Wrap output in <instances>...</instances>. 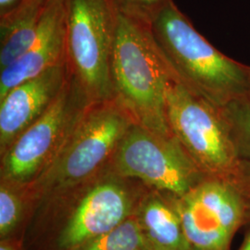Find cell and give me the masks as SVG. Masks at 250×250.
<instances>
[{"instance_id":"obj_1","label":"cell","mask_w":250,"mask_h":250,"mask_svg":"<svg viewBox=\"0 0 250 250\" xmlns=\"http://www.w3.org/2000/svg\"><path fill=\"white\" fill-rule=\"evenodd\" d=\"M147 25L175 77L198 97L220 108L250 98V65L211 45L173 0H167Z\"/></svg>"},{"instance_id":"obj_2","label":"cell","mask_w":250,"mask_h":250,"mask_svg":"<svg viewBox=\"0 0 250 250\" xmlns=\"http://www.w3.org/2000/svg\"><path fill=\"white\" fill-rule=\"evenodd\" d=\"M175 77L152 39L148 25L117 12L111 61L114 99L134 123L171 136L166 95Z\"/></svg>"},{"instance_id":"obj_3","label":"cell","mask_w":250,"mask_h":250,"mask_svg":"<svg viewBox=\"0 0 250 250\" xmlns=\"http://www.w3.org/2000/svg\"><path fill=\"white\" fill-rule=\"evenodd\" d=\"M134 123L115 99L92 103L50 166L28 188L32 202L72 196L98 177Z\"/></svg>"},{"instance_id":"obj_4","label":"cell","mask_w":250,"mask_h":250,"mask_svg":"<svg viewBox=\"0 0 250 250\" xmlns=\"http://www.w3.org/2000/svg\"><path fill=\"white\" fill-rule=\"evenodd\" d=\"M117 11L110 0H66V66L91 103L114 99Z\"/></svg>"},{"instance_id":"obj_5","label":"cell","mask_w":250,"mask_h":250,"mask_svg":"<svg viewBox=\"0 0 250 250\" xmlns=\"http://www.w3.org/2000/svg\"><path fill=\"white\" fill-rule=\"evenodd\" d=\"M170 131L207 177L242 178V161L221 108L174 77L166 95Z\"/></svg>"},{"instance_id":"obj_6","label":"cell","mask_w":250,"mask_h":250,"mask_svg":"<svg viewBox=\"0 0 250 250\" xmlns=\"http://www.w3.org/2000/svg\"><path fill=\"white\" fill-rule=\"evenodd\" d=\"M91 104L68 76L53 104L0 156V180L30 188L53 162Z\"/></svg>"},{"instance_id":"obj_7","label":"cell","mask_w":250,"mask_h":250,"mask_svg":"<svg viewBox=\"0 0 250 250\" xmlns=\"http://www.w3.org/2000/svg\"><path fill=\"white\" fill-rule=\"evenodd\" d=\"M174 201L194 250H230L236 232L250 222V186L244 176L206 177Z\"/></svg>"},{"instance_id":"obj_8","label":"cell","mask_w":250,"mask_h":250,"mask_svg":"<svg viewBox=\"0 0 250 250\" xmlns=\"http://www.w3.org/2000/svg\"><path fill=\"white\" fill-rule=\"evenodd\" d=\"M109 167L123 177L174 197L185 196L207 177L174 135L156 134L135 123L121 140Z\"/></svg>"},{"instance_id":"obj_9","label":"cell","mask_w":250,"mask_h":250,"mask_svg":"<svg viewBox=\"0 0 250 250\" xmlns=\"http://www.w3.org/2000/svg\"><path fill=\"white\" fill-rule=\"evenodd\" d=\"M133 179L125 178L108 166L74 194L75 205L59 232V250H72L116 228L134 214L143 191Z\"/></svg>"},{"instance_id":"obj_10","label":"cell","mask_w":250,"mask_h":250,"mask_svg":"<svg viewBox=\"0 0 250 250\" xmlns=\"http://www.w3.org/2000/svg\"><path fill=\"white\" fill-rule=\"evenodd\" d=\"M67 78L65 62L21 83L0 98V156L53 104Z\"/></svg>"},{"instance_id":"obj_11","label":"cell","mask_w":250,"mask_h":250,"mask_svg":"<svg viewBox=\"0 0 250 250\" xmlns=\"http://www.w3.org/2000/svg\"><path fill=\"white\" fill-rule=\"evenodd\" d=\"M66 0H47L30 48L0 72V98L21 83L66 62Z\"/></svg>"},{"instance_id":"obj_12","label":"cell","mask_w":250,"mask_h":250,"mask_svg":"<svg viewBox=\"0 0 250 250\" xmlns=\"http://www.w3.org/2000/svg\"><path fill=\"white\" fill-rule=\"evenodd\" d=\"M145 250H190L174 197L146 188L134 210Z\"/></svg>"},{"instance_id":"obj_13","label":"cell","mask_w":250,"mask_h":250,"mask_svg":"<svg viewBox=\"0 0 250 250\" xmlns=\"http://www.w3.org/2000/svg\"><path fill=\"white\" fill-rule=\"evenodd\" d=\"M44 6L22 3L13 13L0 18V72L15 62L34 43Z\"/></svg>"},{"instance_id":"obj_14","label":"cell","mask_w":250,"mask_h":250,"mask_svg":"<svg viewBox=\"0 0 250 250\" xmlns=\"http://www.w3.org/2000/svg\"><path fill=\"white\" fill-rule=\"evenodd\" d=\"M32 202L28 188L0 180V239H12Z\"/></svg>"},{"instance_id":"obj_15","label":"cell","mask_w":250,"mask_h":250,"mask_svg":"<svg viewBox=\"0 0 250 250\" xmlns=\"http://www.w3.org/2000/svg\"><path fill=\"white\" fill-rule=\"evenodd\" d=\"M72 250H145L134 213L113 230Z\"/></svg>"},{"instance_id":"obj_16","label":"cell","mask_w":250,"mask_h":250,"mask_svg":"<svg viewBox=\"0 0 250 250\" xmlns=\"http://www.w3.org/2000/svg\"><path fill=\"white\" fill-rule=\"evenodd\" d=\"M221 111L239 159L250 162V98L232 101L221 107Z\"/></svg>"},{"instance_id":"obj_17","label":"cell","mask_w":250,"mask_h":250,"mask_svg":"<svg viewBox=\"0 0 250 250\" xmlns=\"http://www.w3.org/2000/svg\"><path fill=\"white\" fill-rule=\"evenodd\" d=\"M167 0H110L117 12L148 24Z\"/></svg>"},{"instance_id":"obj_18","label":"cell","mask_w":250,"mask_h":250,"mask_svg":"<svg viewBox=\"0 0 250 250\" xmlns=\"http://www.w3.org/2000/svg\"><path fill=\"white\" fill-rule=\"evenodd\" d=\"M23 0H0V18L6 17L20 8Z\"/></svg>"},{"instance_id":"obj_19","label":"cell","mask_w":250,"mask_h":250,"mask_svg":"<svg viewBox=\"0 0 250 250\" xmlns=\"http://www.w3.org/2000/svg\"><path fill=\"white\" fill-rule=\"evenodd\" d=\"M245 237L238 250H250V222L245 227Z\"/></svg>"},{"instance_id":"obj_20","label":"cell","mask_w":250,"mask_h":250,"mask_svg":"<svg viewBox=\"0 0 250 250\" xmlns=\"http://www.w3.org/2000/svg\"><path fill=\"white\" fill-rule=\"evenodd\" d=\"M0 250H20L18 245L12 239H5L0 241Z\"/></svg>"},{"instance_id":"obj_21","label":"cell","mask_w":250,"mask_h":250,"mask_svg":"<svg viewBox=\"0 0 250 250\" xmlns=\"http://www.w3.org/2000/svg\"><path fill=\"white\" fill-rule=\"evenodd\" d=\"M242 173L247 183L250 186V162L242 161Z\"/></svg>"},{"instance_id":"obj_22","label":"cell","mask_w":250,"mask_h":250,"mask_svg":"<svg viewBox=\"0 0 250 250\" xmlns=\"http://www.w3.org/2000/svg\"><path fill=\"white\" fill-rule=\"evenodd\" d=\"M47 0H23L22 3H28V4H34L38 6H44Z\"/></svg>"},{"instance_id":"obj_23","label":"cell","mask_w":250,"mask_h":250,"mask_svg":"<svg viewBox=\"0 0 250 250\" xmlns=\"http://www.w3.org/2000/svg\"><path fill=\"white\" fill-rule=\"evenodd\" d=\"M194 250V249H192V250Z\"/></svg>"},{"instance_id":"obj_24","label":"cell","mask_w":250,"mask_h":250,"mask_svg":"<svg viewBox=\"0 0 250 250\" xmlns=\"http://www.w3.org/2000/svg\"></svg>"}]
</instances>
